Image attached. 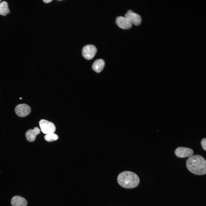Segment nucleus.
I'll return each mask as SVG.
<instances>
[{"instance_id": "f257e3e1", "label": "nucleus", "mask_w": 206, "mask_h": 206, "mask_svg": "<svg viewBox=\"0 0 206 206\" xmlns=\"http://www.w3.org/2000/svg\"><path fill=\"white\" fill-rule=\"evenodd\" d=\"M188 169L192 173L197 175H203L206 173V161L201 156L192 155L186 162Z\"/></svg>"}, {"instance_id": "f03ea898", "label": "nucleus", "mask_w": 206, "mask_h": 206, "mask_svg": "<svg viewBox=\"0 0 206 206\" xmlns=\"http://www.w3.org/2000/svg\"><path fill=\"white\" fill-rule=\"evenodd\" d=\"M118 184L126 189H132L136 187L140 182L139 178L135 173L130 171H124L120 173L117 177Z\"/></svg>"}, {"instance_id": "7ed1b4c3", "label": "nucleus", "mask_w": 206, "mask_h": 206, "mask_svg": "<svg viewBox=\"0 0 206 206\" xmlns=\"http://www.w3.org/2000/svg\"><path fill=\"white\" fill-rule=\"evenodd\" d=\"M39 124L42 132L46 134L54 133L56 130V127L54 124L46 120H41Z\"/></svg>"}, {"instance_id": "20e7f679", "label": "nucleus", "mask_w": 206, "mask_h": 206, "mask_svg": "<svg viewBox=\"0 0 206 206\" xmlns=\"http://www.w3.org/2000/svg\"><path fill=\"white\" fill-rule=\"evenodd\" d=\"M97 51L96 48L94 45H87L83 47L82 50V54L85 59L90 60L94 58Z\"/></svg>"}, {"instance_id": "39448f33", "label": "nucleus", "mask_w": 206, "mask_h": 206, "mask_svg": "<svg viewBox=\"0 0 206 206\" xmlns=\"http://www.w3.org/2000/svg\"><path fill=\"white\" fill-rule=\"evenodd\" d=\"M193 153L192 149L187 147H178L175 151L176 155L181 158L190 157L193 155Z\"/></svg>"}, {"instance_id": "423d86ee", "label": "nucleus", "mask_w": 206, "mask_h": 206, "mask_svg": "<svg viewBox=\"0 0 206 206\" xmlns=\"http://www.w3.org/2000/svg\"><path fill=\"white\" fill-rule=\"evenodd\" d=\"M31 109L28 105L24 104L17 105L15 108V113L18 116L24 117L28 115L30 112Z\"/></svg>"}, {"instance_id": "0eeeda50", "label": "nucleus", "mask_w": 206, "mask_h": 206, "mask_svg": "<svg viewBox=\"0 0 206 206\" xmlns=\"http://www.w3.org/2000/svg\"><path fill=\"white\" fill-rule=\"evenodd\" d=\"M125 17L135 25H138L141 23V18L140 16L131 10H129L125 14Z\"/></svg>"}, {"instance_id": "6e6552de", "label": "nucleus", "mask_w": 206, "mask_h": 206, "mask_svg": "<svg viewBox=\"0 0 206 206\" xmlns=\"http://www.w3.org/2000/svg\"><path fill=\"white\" fill-rule=\"evenodd\" d=\"M117 25L120 28L124 29L131 28L132 23L126 17L122 16L118 17L116 19Z\"/></svg>"}, {"instance_id": "1a4fd4ad", "label": "nucleus", "mask_w": 206, "mask_h": 206, "mask_svg": "<svg viewBox=\"0 0 206 206\" xmlns=\"http://www.w3.org/2000/svg\"><path fill=\"white\" fill-rule=\"evenodd\" d=\"M40 131L39 129L37 127H35L33 129L29 130L25 133L27 140L30 142L34 141L37 135L39 134Z\"/></svg>"}, {"instance_id": "9d476101", "label": "nucleus", "mask_w": 206, "mask_h": 206, "mask_svg": "<svg viewBox=\"0 0 206 206\" xmlns=\"http://www.w3.org/2000/svg\"><path fill=\"white\" fill-rule=\"evenodd\" d=\"M27 203L26 199L19 196L13 197L11 201V203L12 206H27Z\"/></svg>"}, {"instance_id": "9b49d317", "label": "nucleus", "mask_w": 206, "mask_h": 206, "mask_svg": "<svg viewBox=\"0 0 206 206\" xmlns=\"http://www.w3.org/2000/svg\"><path fill=\"white\" fill-rule=\"evenodd\" d=\"M105 65V62L102 59L96 60L94 62L92 66L94 70L97 73L100 72L103 70Z\"/></svg>"}, {"instance_id": "f8f14e48", "label": "nucleus", "mask_w": 206, "mask_h": 206, "mask_svg": "<svg viewBox=\"0 0 206 206\" xmlns=\"http://www.w3.org/2000/svg\"><path fill=\"white\" fill-rule=\"evenodd\" d=\"M9 12L7 3L3 1L0 3V15H5Z\"/></svg>"}, {"instance_id": "ddd939ff", "label": "nucleus", "mask_w": 206, "mask_h": 206, "mask_svg": "<svg viewBox=\"0 0 206 206\" xmlns=\"http://www.w3.org/2000/svg\"><path fill=\"white\" fill-rule=\"evenodd\" d=\"M58 135L54 133L46 134L44 136V138L45 140L48 142H52L58 139Z\"/></svg>"}, {"instance_id": "4468645a", "label": "nucleus", "mask_w": 206, "mask_h": 206, "mask_svg": "<svg viewBox=\"0 0 206 206\" xmlns=\"http://www.w3.org/2000/svg\"><path fill=\"white\" fill-rule=\"evenodd\" d=\"M201 144L202 148L205 151L206 150V139L205 138H203L201 141Z\"/></svg>"}, {"instance_id": "2eb2a0df", "label": "nucleus", "mask_w": 206, "mask_h": 206, "mask_svg": "<svg viewBox=\"0 0 206 206\" xmlns=\"http://www.w3.org/2000/svg\"><path fill=\"white\" fill-rule=\"evenodd\" d=\"M52 0H43V1L45 3H49L51 1H52Z\"/></svg>"}, {"instance_id": "dca6fc26", "label": "nucleus", "mask_w": 206, "mask_h": 206, "mask_svg": "<svg viewBox=\"0 0 206 206\" xmlns=\"http://www.w3.org/2000/svg\"><path fill=\"white\" fill-rule=\"evenodd\" d=\"M20 99H21V98H20Z\"/></svg>"}, {"instance_id": "f3484780", "label": "nucleus", "mask_w": 206, "mask_h": 206, "mask_svg": "<svg viewBox=\"0 0 206 206\" xmlns=\"http://www.w3.org/2000/svg\"></svg>"}]
</instances>
